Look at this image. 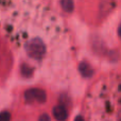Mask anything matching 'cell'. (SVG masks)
I'll return each instance as SVG.
<instances>
[{
	"instance_id": "1",
	"label": "cell",
	"mask_w": 121,
	"mask_h": 121,
	"mask_svg": "<svg viewBox=\"0 0 121 121\" xmlns=\"http://www.w3.org/2000/svg\"><path fill=\"white\" fill-rule=\"evenodd\" d=\"M26 51L34 60H42L46 53V46L38 38H34L26 45Z\"/></svg>"
},
{
	"instance_id": "2",
	"label": "cell",
	"mask_w": 121,
	"mask_h": 121,
	"mask_svg": "<svg viewBox=\"0 0 121 121\" xmlns=\"http://www.w3.org/2000/svg\"><path fill=\"white\" fill-rule=\"evenodd\" d=\"M25 99L29 103H44L47 99V95L45 90L40 89V88H31L25 92Z\"/></svg>"
},
{
	"instance_id": "3",
	"label": "cell",
	"mask_w": 121,
	"mask_h": 121,
	"mask_svg": "<svg viewBox=\"0 0 121 121\" xmlns=\"http://www.w3.org/2000/svg\"><path fill=\"white\" fill-rule=\"evenodd\" d=\"M53 116L56 120L59 121H65L68 117V113H67L66 108L63 105H57L53 108Z\"/></svg>"
},
{
	"instance_id": "4",
	"label": "cell",
	"mask_w": 121,
	"mask_h": 121,
	"mask_svg": "<svg viewBox=\"0 0 121 121\" xmlns=\"http://www.w3.org/2000/svg\"><path fill=\"white\" fill-rule=\"evenodd\" d=\"M79 70L82 73V75L85 78H89L94 74V70L87 63H81L79 66Z\"/></svg>"
},
{
	"instance_id": "5",
	"label": "cell",
	"mask_w": 121,
	"mask_h": 121,
	"mask_svg": "<svg viewBox=\"0 0 121 121\" xmlns=\"http://www.w3.org/2000/svg\"><path fill=\"white\" fill-rule=\"evenodd\" d=\"M60 4L66 12H71L73 10V2L70 0H64V1L60 2Z\"/></svg>"
},
{
	"instance_id": "6",
	"label": "cell",
	"mask_w": 121,
	"mask_h": 121,
	"mask_svg": "<svg viewBox=\"0 0 121 121\" xmlns=\"http://www.w3.org/2000/svg\"><path fill=\"white\" fill-rule=\"evenodd\" d=\"M11 114L9 112H2L0 113V121H10Z\"/></svg>"
},
{
	"instance_id": "7",
	"label": "cell",
	"mask_w": 121,
	"mask_h": 121,
	"mask_svg": "<svg viewBox=\"0 0 121 121\" xmlns=\"http://www.w3.org/2000/svg\"><path fill=\"white\" fill-rule=\"evenodd\" d=\"M21 72H22L23 75L29 77V75L32 74V69L30 68V67H28V66H22V68H21Z\"/></svg>"
},
{
	"instance_id": "8",
	"label": "cell",
	"mask_w": 121,
	"mask_h": 121,
	"mask_svg": "<svg viewBox=\"0 0 121 121\" xmlns=\"http://www.w3.org/2000/svg\"><path fill=\"white\" fill-rule=\"evenodd\" d=\"M38 121H50V117H49L47 114H43L39 117V120Z\"/></svg>"
},
{
	"instance_id": "9",
	"label": "cell",
	"mask_w": 121,
	"mask_h": 121,
	"mask_svg": "<svg viewBox=\"0 0 121 121\" xmlns=\"http://www.w3.org/2000/svg\"><path fill=\"white\" fill-rule=\"evenodd\" d=\"M75 121H85V120H84L82 117H80V116H78V117L75 118Z\"/></svg>"
},
{
	"instance_id": "10",
	"label": "cell",
	"mask_w": 121,
	"mask_h": 121,
	"mask_svg": "<svg viewBox=\"0 0 121 121\" xmlns=\"http://www.w3.org/2000/svg\"><path fill=\"white\" fill-rule=\"evenodd\" d=\"M118 34H119L120 37H121V25L119 26V29H118Z\"/></svg>"
}]
</instances>
